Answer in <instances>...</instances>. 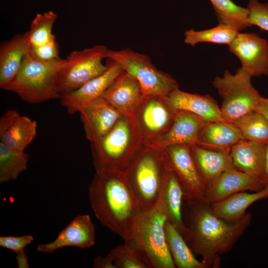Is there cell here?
<instances>
[{"mask_svg":"<svg viewBox=\"0 0 268 268\" xmlns=\"http://www.w3.org/2000/svg\"><path fill=\"white\" fill-rule=\"evenodd\" d=\"M247 8L250 24L268 31V2L261 3L258 0H250Z\"/></svg>","mask_w":268,"mask_h":268,"instance_id":"obj_34","label":"cell"},{"mask_svg":"<svg viewBox=\"0 0 268 268\" xmlns=\"http://www.w3.org/2000/svg\"><path fill=\"white\" fill-rule=\"evenodd\" d=\"M239 31L228 25L219 23L212 28L196 31L193 29L185 32V42L194 46L201 42L230 45Z\"/></svg>","mask_w":268,"mask_h":268,"instance_id":"obj_31","label":"cell"},{"mask_svg":"<svg viewBox=\"0 0 268 268\" xmlns=\"http://www.w3.org/2000/svg\"><path fill=\"white\" fill-rule=\"evenodd\" d=\"M107 48L95 45L71 52L65 59L55 79L56 89L61 95L73 91L104 72L107 64L102 63Z\"/></svg>","mask_w":268,"mask_h":268,"instance_id":"obj_9","label":"cell"},{"mask_svg":"<svg viewBox=\"0 0 268 268\" xmlns=\"http://www.w3.org/2000/svg\"><path fill=\"white\" fill-rule=\"evenodd\" d=\"M104 58L117 62L123 69L135 78L146 95L166 97L179 85L169 74L158 70L149 57L126 49L115 51L107 49Z\"/></svg>","mask_w":268,"mask_h":268,"instance_id":"obj_8","label":"cell"},{"mask_svg":"<svg viewBox=\"0 0 268 268\" xmlns=\"http://www.w3.org/2000/svg\"><path fill=\"white\" fill-rule=\"evenodd\" d=\"M176 112L165 97L145 96L134 114L144 144H149L169 129L175 119Z\"/></svg>","mask_w":268,"mask_h":268,"instance_id":"obj_11","label":"cell"},{"mask_svg":"<svg viewBox=\"0 0 268 268\" xmlns=\"http://www.w3.org/2000/svg\"><path fill=\"white\" fill-rule=\"evenodd\" d=\"M65 59L41 62L28 52L14 79L3 89L16 93L29 104H38L61 98L56 89L55 79L63 67Z\"/></svg>","mask_w":268,"mask_h":268,"instance_id":"obj_6","label":"cell"},{"mask_svg":"<svg viewBox=\"0 0 268 268\" xmlns=\"http://www.w3.org/2000/svg\"><path fill=\"white\" fill-rule=\"evenodd\" d=\"M28 53L32 58L41 62H51L61 59L55 36L43 45L29 47Z\"/></svg>","mask_w":268,"mask_h":268,"instance_id":"obj_35","label":"cell"},{"mask_svg":"<svg viewBox=\"0 0 268 268\" xmlns=\"http://www.w3.org/2000/svg\"><path fill=\"white\" fill-rule=\"evenodd\" d=\"M33 239V237L29 234L20 236H2L0 237V246L16 253L24 250Z\"/></svg>","mask_w":268,"mask_h":268,"instance_id":"obj_36","label":"cell"},{"mask_svg":"<svg viewBox=\"0 0 268 268\" xmlns=\"http://www.w3.org/2000/svg\"><path fill=\"white\" fill-rule=\"evenodd\" d=\"M192 154L198 170L207 183L221 173L234 168L230 151L191 145Z\"/></svg>","mask_w":268,"mask_h":268,"instance_id":"obj_23","label":"cell"},{"mask_svg":"<svg viewBox=\"0 0 268 268\" xmlns=\"http://www.w3.org/2000/svg\"><path fill=\"white\" fill-rule=\"evenodd\" d=\"M266 186L260 179L233 168L206 183L204 202L210 204L236 193L259 191Z\"/></svg>","mask_w":268,"mask_h":268,"instance_id":"obj_13","label":"cell"},{"mask_svg":"<svg viewBox=\"0 0 268 268\" xmlns=\"http://www.w3.org/2000/svg\"><path fill=\"white\" fill-rule=\"evenodd\" d=\"M189 206V229L184 237L195 255L201 257L206 268H218L220 256L230 252L250 225V213L231 221L216 216L204 201L184 200Z\"/></svg>","mask_w":268,"mask_h":268,"instance_id":"obj_2","label":"cell"},{"mask_svg":"<svg viewBox=\"0 0 268 268\" xmlns=\"http://www.w3.org/2000/svg\"><path fill=\"white\" fill-rule=\"evenodd\" d=\"M243 139L240 131L232 123L226 121L207 122L201 131L198 145L230 151L233 145Z\"/></svg>","mask_w":268,"mask_h":268,"instance_id":"obj_25","label":"cell"},{"mask_svg":"<svg viewBox=\"0 0 268 268\" xmlns=\"http://www.w3.org/2000/svg\"><path fill=\"white\" fill-rule=\"evenodd\" d=\"M251 78L241 67L234 74L225 70L222 77L214 79L212 84L222 99L220 107L225 121L232 123L256 111L262 96L253 85Z\"/></svg>","mask_w":268,"mask_h":268,"instance_id":"obj_7","label":"cell"},{"mask_svg":"<svg viewBox=\"0 0 268 268\" xmlns=\"http://www.w3.org/2000/svg\"><path fill=\"white\" fill-rule=\"evenodd\" d=\"M16 254V259L18 267L19 268H29L28 263V257L24 250L17 252Z\"/></svg>","mask_w":268,"mask_h":268,"instance_id":"obj_40","label":"cell"},{"mask_svg":"<svg viewBox=\"0 0 268 268\" xmlns=\"http://www.w3.org/2000/svg\"><path fill=\"white\" fill-rule=\"evenodd\" d=\"M106 70L88 81L78 89L63 94L60 98L61 105L69 114L78 112L87 103L101 97L115 78L123 70L116 61L108 59Z\"/></svg>","mask_w":268,"mask_h":268,"instance_id":"obj_14","label":"cell"},{"mask_svg":"<svg viewBox=\"0 0 268 268\" xmlns=\"http://www.w3.org/2000/svg\"><path fill=\"white\" fill-rule=\"evenodd\" d=\"M37 127L35 120L15 110H8L0 118V142L12 149L24 151L35 138Z\"/></svg>","mask_w":268,"mask_h":268,"instance_id":"obj_19","label":"cell"},{"mask_svg":"<svg viewBox=\"0 0 268 268\" xmlns=\"http://www.w3.org/2000/svg\"><path fill=\"white\" fill-rule=\"evenodd\" d=\"M165 231L168 248L176 267L178 268H206L196 259L183 236L167 220Z\"/></svg>","mask_w":268,"mask_h":268,"instance_id":"obj_27","label":"cell"},{"mask_svg":"<svg viewBox=\"0 0 268 268\" xmlns=\"http://www.w3.org/2000/svg\"><path fill=\"white\" fill-rule=\"evenodd\" d=\"M262 181L266 186L268 185V141L266 143L265 147Z\"/></svg>","mask_w":268,"mask_h":268,"instance_id":"obj_38","label":"cell"},{"mask_svg":"<svg viewBox=\"0 0 268 268\" xmlns=\"http://www.w3.org/2000/svg\"><path fill=\"white\" fill-rule=\"evenodd\" d=\"M265 144L244 139L235 144L230 149L234 167L262 181Z\"/></svg>","mask_w":268,"mask_h":268,"instance_id":"obj_24","label":"cell"},{"mask_svg":"<svg viewBox=\"0 0 268 268\" xmlns=\"http://www.w3.org/2000/svg\"><path fill=\"white\" fill-rule=\"evenodd\" d=\"M94 243L95 228L90 216L80 214L62 230L53 241L39 244L37 249L44 253L52 254L66 247L85 249L93 246Z\"/></svg>","mask_w":268,"mask_h":268,"instance_id":"obj_17","label":"cell"},{"mask_svg":"<svg viewBox=\"0 0 268 268\" xmlns=\"http://www.w3.org/2000/svg\"><path fill=\"white\" fill-rule=\"evenodd\" d=\"M207 122L185 111H176L174 122L169 129L149 144L163 149L174 144H199L201 131Z\"/></svg>","mask_w":268,"mask_h":268,"instance_id":"obj_18","label":"cell"},{"mask_svg":"<svg viewBox=\"0 0 268 268\" xmlns=\"http://www.w3.org/2000/svg\"><path fill=\"white\" fill-rule=\"evenodd\" d=\"M90 143L96 170L112 167L124 170L144 140L135 117L122 115L107 133Z\"/></svg>","mask_w":268,"mask_h":268,"instance_id":"obj_4","label":"cell"},{"mask_svg":"<svg viewBox=\"0 0 268 268\" xmlns=\"http://www.w3.org/2000/svg\"><path fill=\"white\" fill-rule=\"evenodd\" d=\"M93 267L94 268H116L113 259L109 254L105 257L98 256L95 258L93 262Z\"/></svg>","mask_w":268,"mask_h":268,"instance_id":"obj_37","label":"cell"},{"mask_svg":"<svg viewBox=\"0 0 268 268\" xmlns=\"http://www.w3.org/2000/svg\"><path fill=\"white\" fill-rule=\"evenodd\" d=\"M89 198L99 221L124 241L128 240L142 210L124 171L112 167L96 170Z\"/></svg>","mask_w":268,"mask_h":268,"instance_id":"obj_1","label":"cell"},{"mask_svg":"<svg viewBox=\"0 0 268 268\" xmlns=\"http://www.w3.org/2000/svg\"><path fill=\"white\" fill-rule=\"evenodd\" d=\"M268 120V98L261 97L256 110Z\"/></svg>","mask_w":268,"mask_h":268,"instance_id":"obj_39","label":"cell"},{"mask_svg":"<svg viewBox=\"0 0 268 268\" xmlns=\"http://www.w3.org/2000/svg\"><path fill=\"white\" fill-rule=\"evenodd\" d=\"M268 198V185L259 191L241 192L218 202L210 204L213 212L218 217L235 221L242 218L247 208L257 201Z\"/></svg>","mask_w":268,"mask_h":268,"instance_id":"obj_26","label":"cell"},{"mask_svg":"<svg viewBox=\"0 0 268 268\" xmlns=\"http://www.w3.org/2000/svg\"><path fill=\"white\" fill-rule=\"evenodd\" d=\"M163 150L168 165L174 171L182 186L184 200L204 201L206 183L198 170L191 145H171Z\"/></svg>","mask_w":268,"mask_h":268,"instance_id":"obj_10","label":"cell"},{"mask_svg":"<svg viewBox=\"0 0 268 268\" xmlns=\"http://www.w3.org/2000/svg\"><path fill=\"white\" fill-rule=\"evenodd\" d=\"M166 164L167 168L163 184L161 199L168 220L184 238L189 232L182 215L184 192L177 176L167 162Z\"/></svg>","mask_w":268,"mask_h":268,"instance_id":"obj_21","label":"cell"},{"mask_svg":"<svg viewBox=\"0 0 268 268\" xmlns=\"http://www.w3.org/2000/svg\"><path fill=\"white\" fill-rule=\"evenodd\" d=\"M30 155L0 142V183L15 180L26 170Z\"/></svg>","mask_w":268,"mask_h":268,"instance_id":"obj_28","label":"cell"},{"mask_svg":"<svg viewBox=\"0 0 268 268\" xmlns=\"http://www.w3.org/2000/svg\"><path fill=\"white\" fill-rule=\"evenodd\" d=\"M29 46L26 33L16 35L0 46V87L3 89L18 73Z\"/></svg>","mask_w":268,"mask_h":268,"instance_id":"obj_22","label":"cell"},{"mask_svg":"<svg viewBox=\"0 0 268 268\" xmlns=\"http://www.w3.org/2000/svg\"><path fill=\"white\" fill-rule=\"evenodd\" d=\"M167 164L163 149L143 144L124 170L142 210L160 199Z\"/></svg>","mask_w":268,"mask_h":268,"instance_id":"obj_5","label":"cell"},{"mask_svg":"<svg viewBox=\"0 0 268 268\" xmlns=\"http://www.w3.org/2000/svg\"><path fill=\"white\" fill-rule=\"evenodd\" d=\"M167 216L161 195L152 207L142 210L125 243L134 249L147 268H175L165 231Z\"/></svg>","mask_w":268,"mask_h":268,"instance_id":"obj_3","label":"cell"},{"mask_svg":"<svg viewBox=\"0 0 268 268\" xmlns=\"http://www.w3.org/2000/svg\"><path fill=\"white\" fill-rule=\"evenodd\" d=\"M165 98L175 110L189 112L209 122L225 121L220 107L210 95L188 93L178 88Z\"/></svg>","mask_w":268,"mask_h":268,"instance_id":"obj_20","label":"cell"},{"mask_svg":"<svg viewBox=\"0 0 268 268\" xmlns=\"http://www.w3.org/2000/svg\"><path fill=\"white\" fill-rule=\"evenodd\" d=\"M220 24L232 27L239 31L251 25L248 22V9L231 0H209Z\"/></svg>","mask_w":268,"mask_h":268,"instance_id":"obj_29","label":"cell"},{"mask_svg":"<svg viewBox=\"0 0 268 268\" xmlns=\"http://www.w3.org/2000/svg\"><path fill=\"white\" fill-rule=\"evenodd\" d=\"M57 19V15L51 10L37 13L32 21L29 31L26 32L29 46L43 45L54 38L52 29Z\"/></svg>","mask_w":268,"mask_h":268,"instance_id":"obj_32","label":"cell"},{"mask_svg":"<svg viewBox=\"0 0 268 268\" xmlns=\"http://www.w3.org/2000/svg\"><path fill=\"white\" fill-rule=\"evenodd\" d=\"M109 254L116 268H147L135 251L125 243L114 247Z\"/></svg>","mask_w":268,"mask_h":268,"instance_id":"obj_33","label":"cell"},{"mask_svg":"<svg viewBox=\"0 0 268 268\" xmlns=\"http://www.w3.org/2000/svg\"><path fill=\"white\" fill-rule=\"evenodd\" d=\"M78 112L86 138L90 142L104 136L123 115L102 97L87 103Z\"/></svg>","mask_w":268,"mask_h":268,"instance_id":"obj_15","label":"cell"},{"mask_svg":"<svg viewBox=\"0 0 268 268\" xmlns=\"http://www.w3.org/2000/svg\"><path fill=\"white\" fill-rule=\"evenodd\" d=\"M145 96L138 81L123 70L101 97L122 115L134 116L135 111Z\"/></svg>","mask_w":268,"mask_h":268,"instance_id":"obj_16","label":"cell"},{"mask_svg":"<svg viewBox=\"0 0 268 268\" xmlns=\"http://www.w3.org/2000/svg\"><path fill=\"white\" fill-rule=\"evenodd\" d=\"M252 77L268 76V41L256 33H239L228 45Z\"/></svg>","mask_w":268,"mask_h":268,"instance_id":"obj_12","label":"cell"},{"mask_svg":"<svg viewBox=\"0 0 268 268\" xmlns=\"http://www.w3.org/2000/svg\"><path fill=\"white\" fill-rule=\"evenodd\" d=\"M244 139L266 143L268 141V120L257 111L250 112L232 122Z\"/></svg>","mask_w":268,"mask_h":268,"instance_id":"obj_30","label":"cell"}]
</instances>
